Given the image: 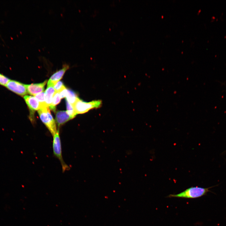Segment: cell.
<instances>
[{
	"instance_id": "6da1fadb",
	"label": "cell",
	"mask_w": 226,
	"mask_h": 226,
	"mask_svg": "<svg viewBox=\"0 0 226 226\" xmlns=\"http://www.w3.org/2000/svg\"><path fill=\"white\" fill-rule=\"evenodd\" d=\"M210 188L191 187L176 194H170L168 197H178L186 198H196L206 195L209 191Z\"/></svg>"
},
{
	"instance_id": "7a4b0ae2",
	"label": "cell",
	"mask_w": 226,
	"mask_h": 226,
	"mask_svg": "<svg viewBox=\"0 0 226 226\" xmlns=\"http://www.w3.org/2000/svg\"><path fill=\"white\" fill-rule=\"evenodd\" d=\"M40 118L53 136L57 132L55 121L47 106L41 108L38 111Z\"/></svg>"
},
{
	"instance_id": "3957f363",
	"label": "cell",
	"mask_w": 226,
	"mask_h": 226,
	"mask_svg": "<svg viewBox=\"0 0 226 226\" xmlns=\"http://www.w3.org/2000/svg\"><path fill=\"white\" fill-rule=\"evenodd\" d=\"M102 104L100 100H93L89 102H84L78 98L73 105L76 114H83L90 110L100 107Z\"/></svg>"
},
{
	"instance_id": "277c9868",
	"label": "cell",
	"mask_w": 226,
	"mask_h": 226,
	"mask_svg": "<svg viewBox=\"0 0 226 226\" xmlns=\"http://www.w3.org/2000/svg\"><path fill=\"white\" fill-rule=\"evenodd\" d=\"M52 143L54 155L60 161L62 171L64 172L65 171L68 170L70 168L65 163L62 157L61 143L59 130H57V132L53 136Z\"/></svg>"
},
{
	"instance_id": "5b68a950",
	"label": "cell",
	"mask_w": 226,
	"mask_h": 226,
	"mask_svg": "<svg viewBox=\"0 0 226 226\" xmlns=\"http://www.w3.org/2000/svg\"><path fill=\"white\" fill-rule=\"evenodd\" d=\"M5 86L9 90L22 97L28 93L25 85L16 80H10Z\"/></svg>"
},
{
	"instance_id": "8992f818",
	"label": "cell",
	"mask_w": 226,
	"mask_h": 226,
	"mask_svg": "<svg viewBox=\"0 0 226 226\" xmlns=\"http://www.w3.org/2000/svg\"><path fill=\"white\" fill-rule=\"evenodd\" d=\"M69 68V66L68 64H63L61 69L57 71L51 77L47 82V86H53L62 78L66 71Z\"/></svg>"
},
{
	"instance_id": "52a82bcc",
	"label": "cell",
	"mask_w": 226,
	"mask_h": 226,
	"mask_svg": "<svg viewBox=\"0 0 226 226\" xmlns=\"http://www.w3.org/2000/svg\"><path fill=\"white\" fill-rule=\"evenodd\" d=\"M47 82L46 80L41 83L25 84L27 92L31 95L35 96L43 92Z\"/></svg>"
},
{
	"instance_id": "ba28073f",
	"label": "cell",
	"mask_w": 226,
	"mask_h": 226,
	"mask_svg": "<svg viewBox=\"0 0 226 226\" xmlns=\"http://www.w3.org/2000/svg\"><path fill=\"white\" fill-rule=\"evenodd\" d=\"M24 100L31 112L34 113L41 108V105L35 97L26 95L24 97Z\"/></svg>"
},
{
	"instance_id": "9c48e42d",
	"label": "cell",
	"mask_w": 226,
	"mask_h": 226,
	"mask_svg": "<svg viewBox=\"0 0 226 226\" xmlns=\"http://www.w3.org/2000/svg\"><path fill=\"white\" fill-rule=\"evenodd\" d=\"M56 115V120L58 126L71 119L66 111H58Z\"/></svg>"
},
{
	"instance_id": "30bf717a",
	"label": "cell",
	"mask_w": 226,
	"mask_h": 226,
	"mask_svg": "<svg viewBox=\"0 0 226 226\" xmlns=\"http://www.w3.org/2000/svg\"><path fill=\"white\" fill-rule=\"evenodd\" d=\"M55 93L53 86H47L45 92V99L46 105L49 108L51 105L53 97Z\"/></svg>"
},
{
	"instance_id": "8fae6325",
	"label": "cell",
	"mask_w": 226,
	"mask_h": 226,
	"mask_svg": "<svg viewBox=\"0 0 226 226\" xmlns=\"http://www.w3.org/2000/svg\"><path fill=\"white\" fill-rule=\"evenodd\" d=\"M67 92L66 97V100L73 105L78 98L76 93L73 91L67 89Z\"/></svg>"
},
{
	"instance_id": "7c38bea8",
	"label": "cell",
	"mask_w": 226,
	"mask_h": 226,
	"mask_svg": "<svg viewBox=\"0 0 226 226\" xmlns=\"http://www.w3.org/2000/svg\"><path fill=\"white\" fill-rule=\"evenodd\" d=\"M61 99V98L59 92H56L53 96L51 105L49 108V109L55 111L56 106L60 102Z\"/></svg>"
},
{
	"instance_id": "4fadbf2b",
	"label": "cell",
	"mask_w": 226,
	"mask_h": 226,
	"mask_svg": "<svg viewBox=\"0 0 226 226\" xmlns=\"http://www.w3.org/2000/svg\"><path fill=\"white\" fill-rule=\"evenodd\" d=\"M66 105L67 113L71 119L73 118L77 114L75 112L73 106L67 100H66Z\"/></svg>"
},
{
	"instance_id": "5bb4252c",
	"label": "cell",
	"mask_w": 226,
	"mask_h": 226,
	"mask_svg": "<svg viewBox=\"0 0 226 226\" xmlns=\"http://www.w3.org/2000/svg\"><path fill=\"white\" fill-rule=\"evenodd\" d=\"M35 98L40 103L41 108L47 106L46 105L45 99V92H42L35 96Z\"/></svg>"
},
{
	"instance_id": "9a60e30c",
	"label": "cell",
	"mask_w": 226,
	"mask_h": 226,
	"mask_svg": "<svg viewBox=\"0 0 226 226\" xmlns=\"http://www.w3.org/2000/svg\"><path fill=\"white\" fill-rule=\"evenodd\" d=\"M53 87L56 92H59L65 87L62 81H59L53 86Z\"/></svg>"
},
{
	"instance_id": "2e32d148",
	"label": "cell",
	"mask_w": 226,
	"mask_h": 226,
	"mask_svg": "<svg viewBox=\"0 0 226 226\" xmlns=\"http://www.w3.org/2000/svg\"><path fill=\"white\" fill-rule=\"evenodd\" d=\"M10 80L8 78L0 73V85L5 86Z\"/></svg>"
},
{
	"instance_id": "e0dca14e",
	"label": "cell",
	"mask_w": 226,
	"mask_h": 226,
	"mask_svg": "<svg viewBox=\"0 0 226 226\" xmlns=\"http://www.w3.org/2000/svg\"><path fill=\"white\" fill-rule=\"evenodd\" d=\"M67 89L66 87L59 92L61 99L66 98L67 94Z\"/></svg>"
}]
</instances>
